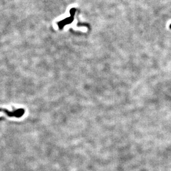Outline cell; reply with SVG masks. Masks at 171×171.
<instances>
[{
  "instance_id": "1",
  "label": "cell",
  "mask_w": 171,
  "mask_h": 171,
  "mask_svg": "<svg viewBox=\"0 0 171 171\" xmlns=\"http://www.w3.org/2000/svg\"><path fill=\"white\" fill-rule=\"evenodd\" d=\"M169 28H170V29H171V23L170 24V26H169Z\"/></svg>"
}]
</instances>
